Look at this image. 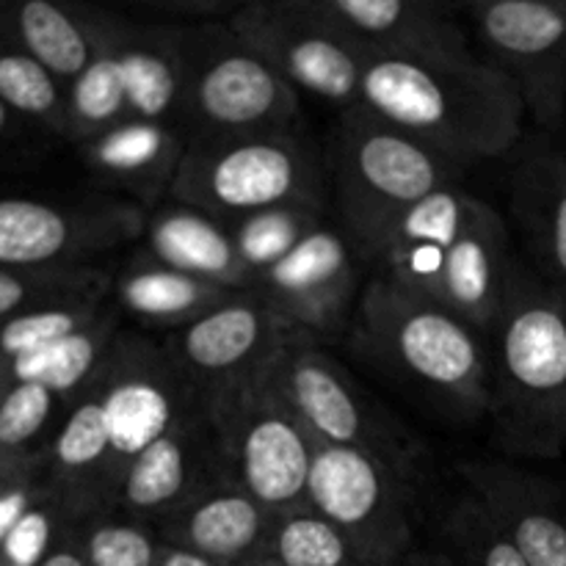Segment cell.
<instances>
[{
  "instance_id": "cell-1",
  "label": "cell",
  "mask_w": 566,
  "mask_h": 566,
  "mask_svg": "<svg viewBox=\"0 0 566 566\" xmlns=\"http://www.w3.org/2000/svg\"><path fill=\"white\" fill-rule=\"evenodd\" d=\"M357 105L462 169L503 158L528 119L517 86L479 55L365 59Z\"/></svg>"
},
{
  "instance_id": "cell-2",
  "label": "cell",
  "mask_w": 566,
  "mask_h": 566,
  "mask_svg": "<svg viewBox=\"0 0 566 566\" xmlns=\"http://www.w3.org/2000/svg\"><path fill=\"white\" fill-rule=\"evenodd\" d=\"M497 442L514 457L566 453V298L523 263L490 332Z\"/></svg>"
},
{
  "instance_id": "cell-3",
  "label": "cell",
  "mask_w": 566,
  "mask_h": 566,
  "mask_svg": "<svg viewBox=\"0 0 566 566\" xmlns=\"http://www.w3.org/2000/svg\"><path fill=\"white\" fill-rule=\"evenodd\" d=\"M354 340L370 363L448 412L490 415V337L442 304L374 274L359 291Z\"/></svg>"
},
{
  "instance_id": "cell-4",
  "label": "cell",
  "mask_w": 566,
  "mask_h": 566,
  "mask_svg": "<svg viewBox=\"0 0 566 566\" xmlns=\"http://www.w3.org/2000/svg\"><path fill=\"white\" fill-rule=\"evenodd\" d=\"M169 197L221 224L285 205L324 210V160L304 133H191Z\"/></svg>"
},
{
  "instance_id": "cell-5",
  "label": "cell",
  "mask_w": 566,
  "mask_h": 566,
  "mask_svg": "<svg viewBox=\"0 0 566 566\" xmlns=\"http://www.w3.org/2000/svg\"><path fill=\"white\" fill-rule=\"evenodd\" d=\"M326 164L343 230L359 254L368 252L403 210L464 180L462 166L363 105L337 114Z\"/></svg>"
},
{
  "instance_id": "cell-6",
  "label": "cell",
  "mask_w": 566,
  "mask_h": 566,
  "mask_svg": "<svg viewBox=\"0 0 566 566\" xmlns=\"http://www.w3.org/2000/svg\"><path fill=\"white\" fill-rule=\"evenodd\" d=\"M205 412L235 484L276 517L307 506V481L318 446L258 368L210 387Z\"/></svg>"
},
{
  "instance_id": "cell-7",
  "label": "cell",
  "mask_w": 566,
  "mask_h": 566,
  "mask_svg": "<svg viewBox=\"0 0 566 566\" xmlns=\"http://www.w3.org/2000/svg\"><path fill=\"white\" fill-rule=\"evenodd\" d=\"M180 42L191 133H302V92L227 22L180 28Z\"/></svg>"
},
{
  "instance_id": "cell-8",
  "label": "cell",
  "mask_w": 566,
  "mask_h": 566,
  "mask_svg": "<svg viewBox=\"0 0 566 566\" xmlns=\"http://www.w3.org/2000/svg\"><path fill=\"white\" fill-rule=\"evenodd\" d=\"M258 370L315 446L357 448L415 473L420 448L313 340L291 337Z\"/></svg>"
},
{
  "instance_id": "cell-9",
  "label": "cell",
  "mask_w": 566,
  "mask_h": 566,
  "mask_svg": "<svg viewBox=\"0 0 566 566\" xmlns=\"http://www.w3.org/2000/svg\"><path fill=\"white\" fill-rule=\"evenodd\" d=\"M412 475L357 448H315L307 506L329 520L365 566H403L415 553Z\"/></svg>"
},
{
  "instance_id": "cell-10",
  "label": "cell",
  "mask_w": 566,
  "mask_h": 566,
  "mask_svg": "<svg viewBox=\"0 0 566 566\" xmlns=\"http://www.w3.org/2000/svg\"><path fill=\"white\" fill-rule=\"evenodd\" d=\"M479 59L517 86L545 130L566 122V0H479L468 9Z\"/></svg>"
},
{
  "instance_id": "cell-11",
  "label": "cell",
  "mask_w": 566,
  "mask_h": 566,
  "mask_svg": "<svg viewBox=\"0 0 566 566\" xmlns=\"http://www.w3.org/2000/svg\"><path fill=\"white\" fill-rule=\"evenodd\" d=\"M227 25L258 50L296 92L337 108L359 103L365 59L304 6V0H249Z\"/></svg>"
},
{
  "instance_id": "cell-12",
  "label": "cell",
  "mask_w": 566,
  "mask_h": 566,
  "mask_svg": "<svg viewBox=\"0 0 566 566\" xmlns=\"http://www.w3.org/2000/svg\"><path fill=\"white\" fill-rule=\"evenodd\" d=\"M147 213L130 202L53 205L0 199V265L25 271L92 269V260L144 238Z\"/></svg>"
},
{
  "instance_id": "cell-13",
  "label": "cell",
  "mask_w": 566,
  "mask_h": 566,
  "mask_svg": "<svg viewBox=\"0 0 566 566\" xmlns=\"http://www.w3.org/2000/svg\"><path fill=\"white\" fill-rule=\"evenodd\" d=\"M92 381L108 418L116 484L133 457L188 418L205 412V403H191V381L180 374L169 354L136 343L111 348Z\"/></svg>"
},
{
  "instance_id": "cell-14",
  "label": "cell",
  "mask_w": 566,
  "mask_h": 566,
  "mask_svg": "<svg viewBox=\"0 0 566 566\" xmlns=\"http://www.w3.org/2000/svg\"><path fill=\"white\" fill-rule=\"evenodd\" d=\"M357 249L324 221L285 260L265 271L252 291L274 310L293 337L324 340L348 324L359 302Z\"/></svg>"
},
{
  "instance_id": "cell-15",
  "label": "cell",
  "mask_w": 566,
  "mask_h": 566,
  "mask_svg": "<svg viewBox=\"0 0 566 566\" xmlns=\"http://www.w3.org/2000/svg\"><path fill=\"white\" fill-rule=\"evenodd\" d=\"M363 59H475L473 36L434 0H304Z\"/></svg>"
},
{
  "instance_id": "cell-16",
  "label": "cell",
  "mask_w": 566,
  "mask_h": 566,
  "mask_svg": "<svg viewBox=\"0 0 566 566\" xmlns=\"http://www.w3.org/2000/svg\"><path fill=\"white\" fill-rule=\"evenodd\" d=\"M291 337L260 293L238 291L171 332L166 354L191 385L208 392L210 387L260 368Z\"/></svg>"
},
{
  "instance_id": "cell-17",
  "label": "cell",
  "mask_w": 566,
  "mask_h": 566,
  "mask_svg": "<svg viewBox=\"0 0 566 566\" xmlns=\"http://www.w3.org/2000/svg\"><path fill=\"white\" fill-rule=\"evenodd\" d=\"M481 208L484 199L464 186L442 188L403 210L363 258L376 265V276L381 280L431 298L448 252Z\"/></svg>"
},
{
  "instance_id": "cell-18",
  "label": "cell",
  "mask_w": 566,
  "mask_h": 566,
  "mask_svg": "<svg viewBox=\"0 0 566 566\" xmlns=\"http://www.w3.org/2000/svg\"><path fill=\"white\" fill-rule=\"evenodd\" d=\"M459 475L528 566H566V509L551 481L506 462H464Z\"/></svg>"
},
{
  "instance_id": "cell-19",
  "label": "cell",
  "mask_w": 566,
  "mask_h": 566,
  "mask_svg": "<svg viewBox=\"0 0 566 566\" xmlns=\"http://www.w3.org/2000/svg\"><path fill=\"white\" fill-rule=\"evenodd\" d=\"M274 523L276 514L227 475L160 520L158 534L166 545L186 547L219 566H249L265 558Z\"/></svg>"
},
{
  "instance_id": "cell-20",
  "label": "cell",
  "mask_w": 566,
  "mask_h": 566,
  "mask_svg": "<svg viewBox=\"0 0 566 566\" xmlns=\"http://www.w3.org/2000/svg\"><path fill=\"white\" fill-rule=\"evenodd\" d=\"M210 451H219L208 412H199L125 464L114 503L136 520L169 517L210 481Z\"/></svg>"
},
{
  "instance_id": "cell-21",
  "label": "cell",
  "mask_w": 566,
  "mask_h": 566,
  "mask_svg": "<svg viewBox=\"0 0 566 566\" xmlns=\"http://www.w3.org/2000/svg\"><path fill=\"white\" fill-rule=\"evenodd\" d=\"M512 221L534 274L566 298V153L536 147L512 175Z\"/></svg>"
},
{
  "instance_id": "cell-22",
  "label": "cell",
  "mask_w": 566,
  "mask_h": 566,
  "mask_svg": "<svg viewBox=\"0 0 566 566\" xmlns=\"http://www.w3.org/2000/svg\"><path fill=\"white\" fill-rule=\"evenodd\" d=\"M114 48L130 119L166 122V125L180 122L182 94H186L180 28L116 17Z\"/></svg>"
},
{
  "instance_id": "cell-23",
  "label": "cell",
  "mask_w": 566,
  "mask_h": 566,
  "mask_svg": "<svg viewBox=\"0 0 566 566\" xmlns=\"http://www.w3.org/2000/svg\"><path fill=\"white\" fill-rule=\"evenodd\" d=\"M111 11L75 9L50 0L0 3V36L70 86L103 42Z\"/></svg>"
},
{
  "instance_id": "cell-24",
  "label": "cell",
  "mask_w": 566,
  "mask_h": 566,
  "mask_svg": "<svg viewBox=\"0 0 566 566\" xmlns=\"http://www.w3.org/2000/svg\"><path fill=\"white\" fill-rule=\"evenodd\" d=\"M144 254L197 280L230 291H252V276L238 258L227 224L188 205L171 202L147 216Z\"/></svg>"
},
{
  "instance_id": "cell-25",
  "label": "cell",
  "mask_w": 566,
  "mask_h": 566,
  "mask_svg": "<svg viewBox=\"0 0 566 566\" xmlns=\"http://www.w3.org/2000/svg\"><path fill=\"white\" fill-rule=\"evenodd\" d=\"M83 160L94 175L136 197H160L171 191L186 138L177 125L127 119L81 144Z\"/></svg>"
},
{
  "instance_id": "cell-26",
  "label": "cell",
  "mask_w": 566,
  "mask_h": 566,
  "mask_svg": "<svg viewBox=\"0 0 566 566\" xmlns=\"http://www.w3.org/2000/svg\"><path fill=\"white\" fill-rule=\"evenodd\" d=\"M114 293L122 313L133 315L149 326H164V329L177 332L208 310H213L216 304L235 296L238 291L188 276L142 254L138 260L127 263V269L119 271Z\"/></svg>"
},
{
  "instance_id": "cell-27",
  "label": "cell",
  "mask_w": 566,
  "mask_h": 566,
  "mask_svg": "<svg viewBox=\"0 0 566 566\" xmlns=\"http://www.w3.org/2000/svg\"><path fill=\"white\" fill-rule=\"evenodd\" d=\"M53 468L66 484H81L77 495L92 503L114 501V457H111V431L103 401L97 392L72 407L64 426L53 440Z\"/></svg>"
},
{
  "instance_id": "cell-28",
  "label": "cell",
  "mask_w": 566,
  "mask_h": 566,
  "mask_svg": "<svg viewBox=\"0 0 566 566\" xmlns=\"http://www.w3.org/2000/svg\"><path fill=\"white\" fill-rule=\"evenodd\" d=\"M116 17L119 14L108 17L103 42H99L92 64L66 86V138H75L81 144L130 119L127 92L114 48Z\"/></svg>"
},
{
  "instance_id": "cell-29",
  "label": "cell",
  "mask_w": 566,
  "mask_h": 566,
  "mask_svg": "<svg viewBox=\"0 0 566 566\" xmlns=\"http://www.w3.org/2000/svg\"><path fill=\"white\" fill-rule=\"evenodd\" d=\"M324 224V210L304 208V205H285V208L260 210L230 221L232 243L252 276V287L269 269L285 260L315 227Z\"/></svg>"
},
{
  "instance_id": "cell-30",
  "label": "cell",
  "mask_w": 566,
  "mask_h": 566,
  "mask_svg": "<svg viewBox=\"0 0 566 566\" xmlns=\"http://www.w3.org/2000/svg\"><path fill=\"white\" fill-rule=\"evenodd\" d=\"M108 274L99 269L25 271L0 265V321L14 318L28 310L55 307L103 298Z\"/></svg>"
},
{
  "instance_id": "cell-31",
  "label": "cell",
  "mask_w": 566,
  "mask_h": 566,
  "mask_svg": "<svg viewBox=\"0 0 566 566\" xmlns=\"http://www.w3.org/2000/svg\"><path fill=\"white\" fill-rule=\"evenodd\" d=\"M263 562L274 566H365L352 542L310 506L276 517Z\"/></svg>"
},
{
  "instance_id": "cell-32",
  "label": "cell",
  "mask_w": 566,
  "mask_h": 566,
  "mask_svg": "<svg viewBox=\"0 0 566 566\" xmlns=\"http://www.w3.org/2000/svg\"><path fill=\"white\" fill-rule=\"evenodd\" d=\"M0 103L66 136V86L0 36Z\"/></svg>"
},
{
  "instance_id": "cell-33",
  "label": "cell",
  "mask_w": 566,
  "mask_h": 566,
  "mask_svg": "<svg viewBox=\"0 0 566 566\" xmlns=\"http://www.w3.org/2000/svg\"><path fill=\"white\" fill-rule=\"evenodd\" d=\"M442 539L457 566H528L506 531L473 495L462 497L448 509Z\"/></svg>"
},
{
  "instance_id": "cell-34",
  "label": "cell",
  "mask_w": 566,
  "mask_h": 566,
  "mask_svg": "<svg viewBox=\"0 0 566 566\" xmlns=\"http://www.w3.org/2000/svg\"><path fill=\"white\" fill-rule=\"evenodd\" d=\"M103 313V298H94V302L28 310L14 318L0 321V370L14 359L25 357V354L53 346V343L86 329Z\"/></svg>"
},
{
  "instance_id": "cell-35",
  "label": "cell",
  "mask_w": 566,
  "mask_h": 566,
  "mask_svg": "<svg viewBox=\"0 0 566 566\" xmlns=\"http://www.w3.org/2000/svg\"><path fill=\"white\" fill-rule=\"evenodd\" d=\"M81 547L88 566H158L164 539L142 520H97Z\"/></svg>"
},
{
  "instance_id": "cell-36",
  "label": "cell",
  "mask_w": 566,
  "mask_h": 566,
  "mask_svg": "<svg viewBox=\"0 0 566 566\" xmlns=\"http://www.w3.org/2000/svg\"><path fill=\"white\" fill-rule=\"evenodd\" d=\"M55 392L44 385H14L0 401V457L17 459L48 426Z\"/></svg>"
},
{
  "instance_id": "cell-37",
  "label": "cell",
  "mask_w": 566,
  "mask_h": 566,
  "mask_svg": "<svg viewBox=\"0 0 566 566\" xmlns=\"http://www.w3.org/2000/svg\"><path fill=\"white\" fill-rule=\"evenodd\" d=\"M53 517L48 509L33 506L9 531L0 545V566H39L53 551Z\"/></svg>"
},
{
  "instance_id": "cell-38",
  "label": "cell",
  "mask_w": 566,
  "mask_h": 566,
  "mask_svg": "<svg viewBox=\"0 0 566 566\" xmlns=\"http://www.w3.org/2000/svg\"><path fill=\"white\" fill-rule=\"evenodd\" d=\"M33 509V492L25 481H17L3 497H0V545L9 536V531L14 528L22 520V514Z\"/></svg>"
},
{
  "instance_id": "cell-39",
  "label": "cell",
  "mask_w": 566,
  "mask_h": 566,
  "mask_svg": "<svg viewBox=\"0 0 566 566\" xmlns=\"http://www.w3.org/2000/svg\"><path fill=\"white\" fill-rule=\"evenodd\" d=\"M158 566H219V564H213L210 558L199 556V553L186 551V547L166 545L164 542V553H160Z\"/></svg>"
},
{
  "instance_id": "cell-40",
  "label": "cell",
  "mask_w": 566,
  "mask_h": 566,
  "mask_svg": "<svg viewBox=\"0 0 566 566\" xmlns=\"http://www.w3.org/2000/svg\"><path fill=\"white\" fill-rule=\"evenodd\" d=\"M39 566H88L81 545H59L48 553Z\"/></svg>"
},
{
  "instance_id": "cell-41",
  "label": "cell",
  "mask_w": 566,
  "mask_h": 566,
  "mask_svg": "<svg viewBox=\"0 0 566 566\" xmlns=\"http://www.w3.org/2000/svg\"><path fill=\"white\" fill-rule=\"evenodd\" d=\"M403 566H457L448 553H434V551H415L412 556L403 562Z\"/></svg>"
},
{
  "instance_id": "cell-42",
  "label": "cell",
  "mask_w": 566,
  "mask_h": 566,
  "mask_svg": "<svg viewBox=\"0 0 566 566\" xmlns=\"http://www.w3.org/2000/svg\"><path fill=\"white\" fill-rule=\"evenodd\" d=\"M17 481H20L17 470H0V497H3L6 492L17 484Z\"/></svg>"
},
{
  "instance_id": "cell-43",
  "label": "cell",
  "mask_w": 566,
  "mask_h": 566,
  "mask_svg": "<svg viewBox=\"0 0 566 566\" xmlns=\"http://www.w3.org/2000/svg\"><path fill=\"white\" fill-rule=\"evenodd\" d=\"M11 114H14V111H11L6 103H0V136L11 127Z\"/></svg>"
},
{
  "instance_id": "cell-44",
  "label": "cell",
  "mask_w": 566,
  "mask_h": 566,
  "mask_svg": "<svg viewBox=\"0 0 566 566\" xmlns=\"http://www.w3.org/2000/svg\"><path fill=\"white\" fill-rule=\"evenodd\" d=\"M252 566H274V564H269V562H258V564H252Z\"/></svg>"
},
{
  "instance_id": "cell-45",
  "label": "cell",
  "mask_w": 566,
  "mask_h": 566,
  "mask_svg": "<svg viewBox=\"0 0 566 566\" xmlns=\"http://www.w3.org/2000/svg\"><path fill=\"white\" fill-rule=\"evenodd\" d=\"M249 566H252V564H249Z\"/></svg>"
}]
</instances>
